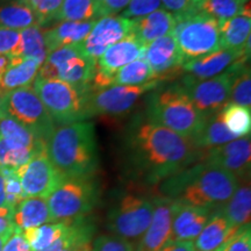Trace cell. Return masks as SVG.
Listing matches in <instances>:
<instances>
[{
    "label": "cell",
    "instance_id": "4dcf8cb0",
    "mask_svg": "<svg viewBox=\"0 0 251 251\" xmlns=\"http://www.w3.org/2000/svg\"><path fill=\"white\" fill-rule=\"evenodd\" d=\"M47 48L43 37V30L41 26L28 27L20 30V45L17 54L13 57L15 59H35L42 64L47 57Z\"/></svg>",
    "mask_w": 251,
    "mask_h": 251
},
{
    "label": "cell",
    "instance_id": "7402d4cb",
    "mask_svg": "<svg viewBox=\"0 0 251 251\" xmlns=\"http://www.w3.org/2000/svg\"><path fill=\"white\" fill-rule=\"evenodd\" d=\"M94 24L96 21H61L56 26L43 31L47 52L49 54L61 47L79 45L92 30Z\"/></svg>",
    "mask_w": 251,
    "mask_h": 251
},
{
    "label": "cell",
    "instance_id": "83f0119b",
    "mask_svg": "<svg viewBox=\"0 0 251 251\" xmlns=\"http://www.w3.org/2000/svg\"><path fill=\"white\" fill-rule=\"evenodd\" d=\"M220 209L234 229H240L250 224L251 190L249 180L242 181L241 185L238 184L230 199Z\"/></svg>",
    "mask_w": 251,
    "mask_h": 251
},
{
    "label": "cell",
    "instance_id": "74e56055",
    "mask_svg": "<svg viewBox=\"0 0 251 251\" xmlns=\"http://www.w3.org/2000/svg\"><path fill=\"white\" fill-rule=\"evenodd\" d=\"M229 103L242 106V107H251V77L250 69L244 67L241 68L237 76L235 77L231 85Z\"/></svg>",
    "mask_w": 251,
    "mask_h": 251
},
{
    "label": "cell",
    "instance_id": "6da1fadb",
    "mask_svg": "<svg viewBox=\"0 0 251 251\" xmlns=\"http://www.w3.org/2000/svg\"><path fill=\"white\" fill-rule=\"evenodd\" d=\"M128 171L144 185L161 184L201 159L192 140L152 122L141 124L128 137Z\"/></svg>",
    "mask_w": 251,
    "mask_h": 251
},
{
    "label": "cell",
    "instance_id": "e575fe53",
    "mask_svg": "<svg viewBox=\"0 0 251 251\" xmlns=\"http://www.w3.org/2000/svg\"><path fill=\"white\" fill-rule=\"evenodd\" d=\"M39 150L27 148L0 136V169L17 170L26 164Z\"/></svg>",
    "mask_w": 251,
    "mask_h": 251
},
{
    "label": "cell",
    "instance_id": "8fae6325",
    "mask_svg": "<svg viewBox=\"0 0 251 251\" xmlns=\"http://www.w3.org/2000/svg\"><path fill=\"white\" fill-rule=\"evenodd\" d=\"M246 62L237 63L224 74L208 79H194L187 76L179 85L198 111L205 118L209 117L221 112L229 103L233 81Z\"/></svg>",
    "mask_w": 251,
    "mask_h": 251
},
{
    "label": "cell",
    "instance_id": "d590c367",
    "mask_svg": "<svg viewBox=\"0 0 251 251\" xmlns=\"http://www.w3.org/2000/svg\"><path fill=\"white\" fill-rule=\"evenodd\" d=\"M224 124L231 134L240 137L249 136L251 130V113L249 108L228 103L221 111Z\"/></svg>",
    "mask_w": 251,
    "mask_h": 251
},
{
    "label": "cell",
    "instance_id": "52a82bcc",
    "mask_svg": "<svg viewBox=\"0 0 251 251\" xmlns=\"http://www.w3.org/2000/svg\"><path fill=\"white\" fill-rule=\"evenodd\" d=\"M153 198L136 193H124L113 203L106 218V227L112 235L137 242L151 222Z\"/></svg>",
    "mask_w": 251,
    "mask_h": 251
},
{
    "label": "cell",
    "instance_id": "f5cc1de1",
    "mask_svg": "<svg viewBox=\"0 0 251 251\" xmlns=\"http://www.w3.org/2000/svg\"><path fill=\"white\" fill-rule=\"evenodd\" d=\"M11 64V57L7 55H0V76L6 71Z\"/></svg>",
    "mask_w": 251,
    "mask_h": 251
},
{
    "label": "cell",
    "instance_id": "ee69618b",
    "mask_svg": "<svg viewBox=\"0 0 251 251\" xmlns=\"http://www.w3.org/2000/svg\"><path fill=\"white\" fill-rule=\"evenodd\" d=\"M20 45V31L0 26V55L13 57Z\"/></svg>",
    "mask_w": 251,
    "mask_h": 251
},
{
    "label": "cell",
    "instance_id": "8d00e7d4",
    "mask_svg": "<svg viewBox=\"0 0 251 251\" xmlns=\"http://www.w3.org/2000/svg\"><path fill=\"white\" fill-rule=\"evenodd\" d=\"M248 2L249 0H206L200 11L222 24L242 13Z\"/></svg>",
    "mask_w": 251,
    "mask_h": 251
},
{
    "label": "cell",
    "instance_id": "7bdbcfd3",
    "mask_svg": "<svg viewBox=\"0 0 251 251\" xmlns=\"http://www.w3.org/2000/svg\"><path fill=\"white\" fill-rule=\"evenodd\" d=\"M161 0H130L127 7L124 9L121 17L126 19L142 18L161 7Z\"/></svg>",
    "mask_w": 251,
    "mask_h": 251
},
{
    "label": "cell",
    "instance_id": "d6986e66",
    "mask_svg": "<svg viewBox=\"0 0 251 251\" xmlns=\"http://www.w3.org/2000/svg\"><path fill=\"white\" fill-rule=\"evenodd\" d=\"M169 242H193L218 209L176 201Z\"/></svg>",
    "mask_w": 251,
    "mask_h": 251
},
{
    "label": "cell",
    "instance_id": "bcb514c9",
    "mask_svg": "<svg viewBox=\"0 0 251 251\" xmlns=\"http://www.w3.org/2000/svg\"><path fill=\"white\" fill-rule=\"evenodd\" d=\"M2 251H33L30 249L29 244L24 237L23 231L15 230L13 235L8 238L5 243Z\"/></svg>",
    "mask_w": 251,
    "mask_h": 251
},
{
    "label": "cell",
    "instance_id": "30bf717a",
    "mask_svg": "<svg viewBox=\"0 0 251 251\" xmlns=\"http://www.w3.org/2000/svg\"><path fill=\"white\" fill-rule=\"evenodd\" d=\"M0 109L46 142L56 127L31 86L20 87L0 96Z\"/></svg>",
    "mask_w": 251,
    "mask_h": 251
},
{
    "label": "cell",
    "instance_id": "f1b7e54d",
    "mask_svg": "<svg viewBox=\"0 0 251 251\" xmlns=\"http://www.w3.org/2000/svg\"><path fill=\"white\" fill-rule=\"evenodd\" d=\"M36 25H39V20L35 13L23 0H14L0 5V26L20 31Z\"/></svg>",
    "mask_w": 251,
    "mask_h": 251
},
{
    "label": "cell",
    "instance_id": "ab89813d",
    "mask_svg": "<svg viewBox=\"0 0 251 251\" xmlns=\"http://www.w3.org/2000/svg\"><path fill=\"white\" fill-rule=\"evenodd\" d=\"M5 178V193H6V205L12 211L17 208V206L25 199L23 187L15 170L11 169H0Z\"/></svg>",
    "mask_w": 251,
    "mask_h": 251
},
{
    "label": "cell",
    "instance_id": "db71d44e",
    "mask_svg": "<svg viewBox=\"0 0 251 251\" xmlns=\"http://www.w3.org/2000/svg\"><path fill=\"white\" fill-rule=\"evenodd\" d=\"M205 1L206 0H188V5L194 12H200V7Z\"/></svg>",
    "mask_w": 251,
    "mask_h": 251
},
{
    "label": "cell",
    "instance_id": "603a6c76",
    "mask_svg": "<svg viewBox=\"0 0 251 251\" xmlns=\"http://www.w3.org/2000/svg\"><path fill=\"white\" fill-rule=\"evenodd\" d=\"M220 34H221V48L229 50H240L247 51V42L250 40L251 31V14L250 2L241 14L229 19L225 23L219 24Z\"/></svg>",
    "mask_w": 251,
    "mask_h": 251
},
{
    "label": "cell",
    "instance_id": "2e32d148",
    "mask_svg": "<svg viewBox=\"0 0 251 251\" xmlns=\"http://www.w3.org/2000/svg\"><path fill=\"white\" fill-rule=\"evenodd\" d=\"M202 162L230 172L238 181L249 180L251 142L249 136L240 137L224 146L201 151Z\"/></svg>",
    "mask_w": 251,
    "mask_h": 251
},
{
    "label": "cell",
    "instance_id": "c3c4849f",
    "mask_svg": "<svg viewBox=\"0 0 251 251\" xmlns=\"http://www.w3.org/2000/svg\"><path fill=\"white\" fill-rule=\"evenodd\" d=\"M94 236V234H86L83 236L74 240L70 244H68L63 251H92V244L91 241Z\"/></svg>",
    "mask_w": 251,
    "mask_h": 251
},
{
    "label": "cell",
    "instance_id": "7c38bea8",
    "mask_svg": "<svg viewBox=\"0 0 251 251\" xmlns=\"http://www.w3.org/2000/svg\"><path fill=\"white\" fill-rule=\"evenodd\" d=\"M159 80L142 85H114L100 90H89L86 96L87 117L111 115L117 117L129 112L143 94L155 90Z\"/></svg>",
    "mask_w": 251,
    "mask_h": 251
},
{
    "label": "cell",
    "instance_id": "44dd1931",
    "mask_svg": "<svg viewBox=\"0 0 251 251\" xmlns=\"http://www.w3.org/2000/svg\"><path fill=\"white\" fill-rule=\"evenodd\" d=\"M131 23L130 35L147 47L159 37L174 33L177 21L171 13L159 8L146 17L131 19Z\"/></svg>",
    "mask_w": 251,
    "mask_h": 251
},
{
    "label": "cell",
    "instance_id": "ac0fdd59",
    "mask_svg": "<svg viewBox=\"0 0 251 251\" xmlns=\"http://www.w3.org/2000/svg\"><path fill=\"white\" fill-rule=\"evenodd\" d=\"M175 200L163 196L153 197L151 222L140 238L136 251H159L170 241Z\"/></svg>",
    "mask_w": 251,
    "mask_h": 251
},
{
    "label": "cell",
    "instance_id": "7dc6e473",
    "mask_svg": "<svg viewBox=\"0 0 251 251\" xmlns=\"http://www.w3.org/2000/svg\"><path fill=\"white\" fill-rule=\"evenodd\" d=\"M129 1L130 0H103L99 4L100 18L106 15H115L118 12L125 9Z\"/></svg>",
    "mask_w": 251,
    "mask_h": 251
},
{
    "label": "cell",
    "instance_id": "836d02e7",
    "mask_svg": "<svg viewBox=\"0 0 251 251\" xmlns=\"http://www.w3.org/2000/svg\"><path fill=\"white\" fill-rule=\"evenodd\" d=\"M144 57H141L136 61L129 63V64L122 67L117 74L113 76L112 85H128L136 86L142 84L150 83L156 80L151 69L147 63Z\"/></svg>",
    "mask_w": 251,
    "mask_h": 251
},
{
    "label": "cell",
    "instance_id": "5bb4252c",
    "mask_svg": "<svg viewBox=\"0 0 251 251\" xmlns=\"http://www.w3.org/2000/svg\"><path fill=\"white\" fill-rule=\"evenodd\" d=\"M144 50L146 47H143L131 35L109 47L97 59L91 90L106 89L111 86L113 76L125 65L144 57Z\"/></svg>",
    "mask_w": 251,
    "mask_h": 251
},
{
    "label": "cell",
    "instance_id": "484cf974",
    "mask_svg": "<svg viewBox=\"0 0 251 251\" xmlns=\"http://www.w3.org/2000/svg\"><path fill=\"white\" fill-rule=\"evenodd\" d=\"M41 65L35 59L11 58L9 67L0 76V96L20 87L30 86L39 74Z\"/></svg>",
    "mask_w": 251,
    "mask_h": 251
},
{
    "label": "cell",
    "instance_id": "cb8c5ba5",
    "mask_svg": "<svg viewBox=\"0 0 251 251\" xmlns=\"http://www.w3.org/2000/svg\"><path fill=\"white\" fill-rule=\"evenodd\" d=\"M238 229L231 227L221 209L214 212L201 233L193 241L196 251H216L236 233Z\"/></svg>",
    "mask_w": 251,
    "mask_h": 251
},
{
    "label": "cell",
    "instance_id": "9c48e42d",
    "mask_svg": "<svg viewBox=\"0 0 251 251\" xmlns=\"http://www.w3.org/2000/svg\"><path fill=\"white\" fill-rule=\"evenodd\" d=\"M174 35L185 62L222 49L219 23L201 11L177 21Z\"/></svg>",
    "mask_w": 251,
    "mask_h": 251
},
{
    "label": "cell",
    "instance_id": "f546056e",
    "mask_svg": "<svg viewBox=\"0 0 251 251\" xmlns=\"http://www.w3.org/2000/svg\"><path fill=\"white\" fill-rule=\"evenodd\" d=\"M0 136L30 149L39 150L46 146L45 141L39 139L33 131L9 117L2 109H0Z\"/></svg>",
    "mask_w": 251,
    "mask_h": 251
},
{
    "label": "cell",
    "instance_id": "5b68a950",
    "mask_svg": "<svg viewBox=\"0 0 251 251\" xmlns=\"http://www.w3.org/2000/svg\"><path fill=\"white\" fill-rule=\"evenodd\" d=\"M99 197V185L94 177L63 178L47 198L52 222L86 218L98 205Z\"/></svg>",
    "mask_w": 251,
    "mask_h": 251
},
{
    "label": "cell",
    "instance_id": "4316f807",
    "mask_svg": "<svg viewBox=\"0 0 251 251\" xmlns=\"http://www.w3.org/2000/svg\"><path fill=\"white\" fill-rule=\"evenodd\" d=\"M238 137L231 134L222 120L221 112L206 117L199 131L194 135L192 142L198 149L208 150L231 142Z\"/></svg>",
    "mask_w": 251,
    "mask_h": 251
},
{
    "label": "cell",
    "instance_id": "681fc988",
    "mask_svg": "<svg viewBox=\"0 0 251 251\" xmlns=\"http://www.w3.org/2000/svg\"><path fill=\"white\" fill-rule=\"evenodd\" d=\"M13 211L6 205V193H5V178L2 172L0 171V216L13 219Z\"/></svg>",
    "mask_w": 251,
    "mask_h": 251
},
{
    "label": "cell",
    "instance_id": "816d5d0a",
    "mask_svg": "<svg viewBox=\"0 0 251 251\" xmlns=\"http://www.w3.org/2000/svg\"><path fill=\"white\" fill-rule=\"evenodd\" d=\"M15 231L13 219L0 216V235H12Z\"/></svg>",
    "mask_w": 251,
    "mask_h": 251
},
{
    "label": "cell",
    "instance_id": "d6a6232c",
    "mask_svg": "<svg viewBox=\"0 0 251 251\" xmlns=\"http://www.w3.org/2000/svg\"><path fill=\"white\" fill-rule=\"evenodd\" d=\"M69 228V222H54L46 224L36 228H30L23 231L24 237L33 251L43 250L51 246L55 241L62 237Z\"/></svg>",
    "mask_w": 251,
    "mask_h": 251
},
{
    "label": "cell",
    "instance_id": "8992f818",
    "mask_svg": "<svg viewBox=\"0 0 251 251\" xmlns=\"http://www.w3.org/2000/svg\"><path fill=\"white\" fill-rule=\"evenodd\" d=\"M34 91L55 125L63 126L85 120L87 117V92L59 79H46L36 76Z\"/></svg>",
    "mask_w": 251,
    "mask_h": 251
},
{
    "label": "cell",
    "instance_id": "ffe728a7",
    "mask_svg": "<svg viewBox=\"0 0 251 251\" xmlns=\"http://www.w3.org/2000/svg\"><path fill=\"white\" fill-rule=\"evenodd\" d=\"M249 56L240 50L220 49L212 54L184 63L183 70L194 79H208L224 74L237 63L247 61Z\"/></svg>",
    "mask_w": 251,
    "mask_h": 251
},
{
    "label": "cell",
    "instance_id": "9a60e30c",
    "mask_svg": "<svg viewBox=\"0 0 251 251\" xmlns=\"http://www.w3.org/2000/svg\"><path fill=\"white\" fill-rule=\"evenodd\" d=\"M131 25V19L117 14L98 19L89 35L80 43L81 51L85 57L96 63L109 47L130 35Z\"/></svg>",
    "mask_w": 251,
    "mask_h": 251
},
{
    "label": "cell",
    "instance_id": "f907efd6",
    "mask_svg": "<svg viewBox=\"0 0 251 251\" xmlns=\"http://www.w3.org/2000/svg\"><path fill=\"white\" fill-rule=\"evenodd\" d=\"M159 251H196L193 242H168Z\"/></svg>",
    "mask_w": 251,
    "mask_h": 251
},
{
    "label": "cell",
    "instance_id": "11a10c76",
    "mask_svg": "<svg viewBox=\"0 0 251 251\" xmlns=\"http://www.w3.org/2000/svg\"><path fill=\"white\" fill-rule=\"evenodd\" d=\"M12 235H0V251H2V248H4L5 243L7 242V240L12 236Z\"/></svg>",
    "mask_w": 251,
    "mask_h": 251
},
{
    "label": "cell",
    "instance_id": "7a4b0ae2",
    "mask_svg": "<svg viewBox=\"0 0 251 251\" xmlns=\"http://www.w3.org/2000/svg\"><path fill=\"white\" fill-rule=\"evenodd\" d=\"M240 181L230 172L201 162L162 181L161 196L187 205L219 209L230 199Z\"/></svg>",
    "mask_w": 251,
    "mask_h": 251
},
{
    "label": "cell",
    "instance_id": "d4e9b609",
    "mask_svg": "<svg viewBox=\"0 0 251 251\" xmlns=\"http://www.w3.org/2000/svg\"><path fill=\"white\" fill-rule=\"evenodd\" d=\"M49 222L52 220L45 198H25L14 209L13 224L18 231L40 227Z\"/></svg>",
    "mask_w": 251,
    "mask_h": 251
},
{
    "label": "cell",
    "instance_id": "b9f144b4",
    "mask_svg": "<svg viewBox=\"0 0 251 251\" xmlns=\"http://www.w3.org/2000/svg\"><path fill=\"white\" fill-rule=\"evenodd\" d=\"M216 251H251L250 224L241 227Z\"/></svg>",
    "mask_w": 251,
    "mask_h": 251
},
{
    "label": "cell",
    "instance_id": "277c9868",
    "mask_svg": "<svg viewBox=\"0 0 251 251\" xmlns=\"http://www.w3.org/2000/svg\"><path fill=\"white\" fill-rule=\"evenodd\" d=\"M180 85L156 92L148 105V121L192 140L205 121Z\"/></svg>",
    "mask_w": 251,
    "mask_h": 251
},
{
    "label": "cell",
    "instance_id": "4fadbf2b",
    "mask_svg": "<svg viewBox=\"0 0 251 251\" xmlns=\"http://www.w3.org/2000/svg\"><path fill=\"white\" fill-rule=\"evenodd\" d=\"M15 174L20 180L25 198L47 199L63 180L62 175L50 161L46 147L34 153L26 164L17 169Z\"/></svg>",
    "mask_w": 251,
    "mask_h": 251
},
{
    "label": "cell",
    "instance_id": "3957f363",
    "mask_svg": "<svg viewBox=\"0 0 251 251\" xmlns=\"http://www.w3.org/2000/svg\"><path fill=\"white\" fill-rule=\"evenodd\" d=\"M46 149L63 178L94 177L98 171V142L92 122L56 126L46 141Z\"/></svg>",
    "mask_w": 251,
    "mask_h": 251
},
{
    "label": "cell",
    "instance_id": "60d3db41",
    "mask_svg": "<svg viewBox=\"0 0 251 251\" xmlns=\"http://www.w3.org/2000/svg\"><path fill=\"white\" fill-rule=\"evenodd\" d=\"M92 251H136L135 243L115 235H100L94 240Z\"/></svg>",
    "mask_w": 251,
    "mask_h": 251
},
{
    "label": "cell",
    "instance_id": "f35d334b",
    "mask_svg": "<svg viewBox=\"0 0 251 251\" xmlns=\"http://www.w3.org/2000/svg\"><path fill=\"white\" fill-rule=\"evenodd\" d=\"M36 15L39 25L49 24L55 21L63 0H23Z\"/></svg>",
    "mask_w": 251,
    "mask_h": 251
},
{
    "label": "cell",
    "instance_id": "ba28073f",
    "mask_svg": "<svg viewBox=\"0 0 251 251\" xmlns=\"http://www.w3.org/2000/svg\"><path fill=\"white\" fill-rule=\"evenodd\" d=\"M96 72V63L83 54L79 45L65 46L47 55L37 76L46 79H59L87 92Z\"/></svg>",
    "mask_w": 251,
    "mask_h": 251
},
{
    "label": "cell",
    "instance_id": "1f68e13d",
    "mask_svg": "<svg viewBox=\"0 0 251 251\" xmlns=\"http://www.w3.org/2000/svg\"><path fill=\"white\" fill-rule=\"evenodd\" d=\"M100 19L99 2L97 0H63L56 21H97Z\"/></svg>",
    "mask_w": 251,
    "mask_h": 251
},
{
    "label": "cell",
    "instance_id": "f6af8a7d",
    "mask_svg": "<svg viewBox=\"0 0 251 251\" xmlns=\"http://www.w3.org/2000/svg\"><path fill=\"white\" fill-rule=\"evenodd\" d=\"M165 11L174 15L176 21H180L183 19L190 17L197 12H194L188 5V0H161Z\"/></svg>",
    "mask_w": 251,
    "mask_h": 251
},
{
    "label": "cell",
    "instance_id": "e0dca14e",
    "mask_svg": "<svg viewBox=\"0 0 251 251\" xmlns=\"http://www.w3.org/2000/svg\"><path fill=\"white\" fill-rule=\"evenodd\" d=\"M144 57L156 80L174 77L183 69L185 59L174 33L159 37L146 47Z\"/></svg>",
    "mask_w": 251,
    "mask_h": 251
}]
</instances>
